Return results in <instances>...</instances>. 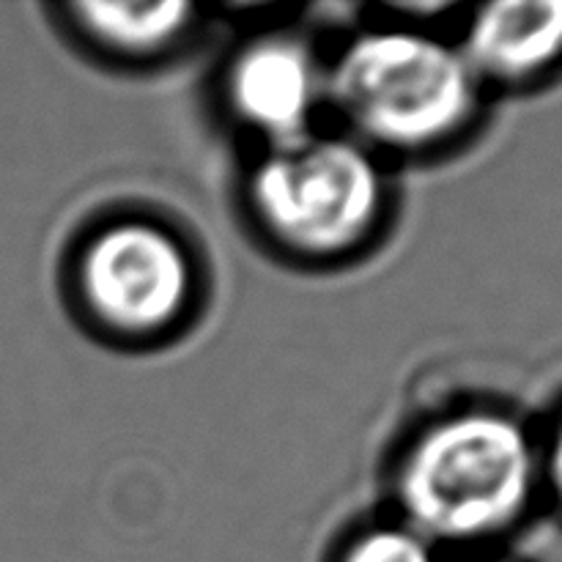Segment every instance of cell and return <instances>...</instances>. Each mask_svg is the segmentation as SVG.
Wrapping results in <instances>:
<instances>
[{
  "instance_id": "obj_3",
  "label": "cell",
  "mask_w": 562,
  "mask_h": 562,
  "mask_svg": "<svg viewBox=\"0 0 562 562\" xmlns=\"http://www.w3.org/2000/svg\"><path fill=\"white\" fill-rule=\"evenodd\" d=\"M252 206L272 236L307 256H335L371 234L382 209V176L349 140L278 146L250 179Z\"/></svg>"
},
{
  "instance_id": "obj_5",
  "label": "cell",
  "mask_w": 562,
  "mask_h": 562,
  "mask_svg": "<svg viewBox=\"0 0 562 562\" xmlns=\"http://www.w3.org/2000/svg\"><path fill=\"white\" fill-rule=\"evenodd\" d=\"M318 80L313 60L291 38H263L236 58L228 77V97L236 113L278 146L302 140Z\"/></svg>"
},
{
  "instance_id": "obj_7",
  "label": "cell",
  "mask_w": 562,
  "mask_h": 562,
  "mask_svg": "<svg viewBox=\"0 0 562 562\" xmlns=\"http://www.w3.org/2000/svg\"><path fill=\"white\" fill-rule=\"evenodd\" d=\"M71 11L77 22L108 47L121 53H151L181 36L195 9L187 0H162V3L82 0L71 5Z\"/></svg>"
},
{
  "instance_id": "obj_6",
  "label": "cell",
  "mask_w": 562,
  "mask_h": 562,
  "mask_svg": "<svg viewBox=\"0 0 562 562\" xmlns=\"http://www.w3.org/2000/svg\"><path fill=\"white\" fill-rule=\"evenodd\" d=\"M475 75L521 82L562 58V0H497L477 9L464 42Z\"/></svg>"
},
{
  "instance_id": "obj_9",
  "label": "cell",
  "mask_w": 562,
  "mask_h": 562,
  "mask_svg": "<svg viewBox=\"0 0 562 562\" xmlns=\"http://www.w3.org/2000/svg\"><path fill=\"white\" fill-rule=\"evenodd\" d=\"M549 477H552V486L562 503V426L558 428V437H554L552 442V453H549Z\"/></svg>"
},
{
  "instance_id": "obj_4",
  "label": "cell",
  "mask_w": 562,
  "mask_h": 562,
  "mask_svg": "<svg viewBox=\"0 0 562 562\" xmlns=\"http://www.w3.org/2000/svg\"><path fill=\"white\" fill-rule=\"evenodd\" d=\"M80 285L99 322L119 333H162L184 313L192 267L179 241L148 223H119L88 245Z\"/></svg>"
},
{
  "instance_id": "obj_8",
  "label": "cell",
  "mask_w": 562,
  "mask_h": 562,
  "mask_svg": "<svg viewBox=\"0 0 562 562\" xmlns=\"http://www.w3.org/2000/svg\"><path fill=\"white\" fill-rule=\"evenodd\" d=\"M340 562H434L431 543L415 530H373L357 538Z\"/></svg>"
},
{
  "instance_id": "obj_2",
  "label": "cell",
  "mask_w": 562,
  "mask_h": 562,
  "mask_svg": "<svg viewBox=\"0 0 562 562\" xmlns=\"http://www.w3.org/2000/svg\"><path fill=\"white\" fill-rule=\"evenodd\" d=\"M477 75L461 49L415 31H371L340 53L335 104L384 146L420 148L467 124Z\"/></svg>"
},
{
  "instance_id": "obj_1",
  "label": "cell",
  "mask_w": 562,
  "mask_h": 562,
  "mask_svg": "<svg viewBox=\"0 0 562 562\" xmlns=\"http://www.w3.org/2000/svg\"><path fill=\"white\" fill-rule=\"evenodd\" d=\"M536 486V453L516 420L470 412L428 428L406 456L398 497L426 541H477L508 530Z\"/></svg>"
}]
</instances>
